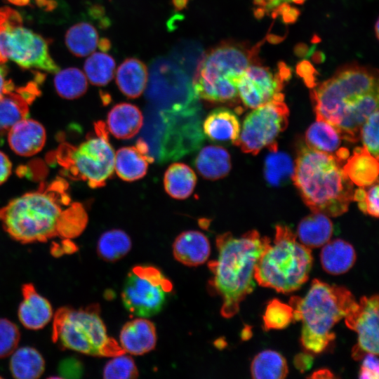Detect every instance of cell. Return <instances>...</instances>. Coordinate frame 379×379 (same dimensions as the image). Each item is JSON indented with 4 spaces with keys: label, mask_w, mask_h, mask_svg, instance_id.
I'll list each match as a JSON object with an SVG mask.
<instances>
[{
    "label": "cell",
    "mask_w": 379,
    "mask_h": 379,
    "mask_svg": "<svg viewBox=\"0 0 379 379\" xmlns=\"http://www.w3.org/2000/svg\"><path fill=\"white\" fill-rule=\"evenodd\" d=\"M202 131L206 138L212 142L235 145L241 131L237 116L226 107L211 111L202 123Z\"/></svg>",
    "instance_id": "22"
},
{
    "label": "cell",
    "mask_w": 379,
    "mask_h": 379,
    "mask_svg": "<svg viewBox=\"0 0 379 379\" xmlns=\"http://www.w3.org/2000/svg\"><path fill=\"white\" fill-rule=\"evenodd\" d=\"M378 20H377L375 25V32L377 38H378Z\"/></svg>",
    "instance_id": "55"
},
{
    "label": "cell",
    "mask_w": 379,
    "mask_h": 379,
    "mask_svg": "<svg viewBox=\"0 0 379 379\" xmlns=\"http://www.w3.org/2000/svg\"><path fill=\"white\" fill-rule=\"evenodd\" d=\"M333 374L328 369H321L319 371H315L312 375L310 376V378H333Z\"/></svg>",
    "instance_id": "50"
},
{
    "label": "cell",
    "mask_w": 379,
    "mask_h": 379,
    "mask_svg": "<svg viewBox=\"0 0 379 379\" xmlns=\"http://www.w3.org/2000/svg\"><path fill=\"white\" fill-rule=\"evenodd\" d=\"M173 291V284L157 267L134 266L127 274L121 293L128 312L138 317H149L164 307Z\"/></svg>",
    "instance_id": "12"
},
{
    "label": "cell",
    "mask_w": 379,
    "mask_h": 379,
    "mask_svg": "<svg viewBox=\"0 0 379 379\" xmlns=\"http://www.w3.org/2000/svg\"><path fill=\"white\" fill-rule=\"evenodd\" d=\"M172 249L174 258L188 267L204 264L211 254L208 237L197 230L181 232L174 240Z\"/></svg>",
    "instance_id": "21"
},
{
    "label": "cell",
    "mask_w": 379,
    "mask_h": 379,
    "mask_svg": "<svg viewBox=\"0 0 379 379\" xmlns=\"http://www.w3.org/2000/svg\"><path fill=\"white\" fill-rule=\"evenodd\" d=\"M288 115L284 96L280 93L246 117L235 145L243 152L253 155L264 147L277 151L276 139L287 127Z\"/></svg>",
    "instance_id": "13"
},
{
    "label": "cell",
    "mask_w": 379,
    "mask_h": 379,
    "mask_svg": "<svg viewBox=\"0 0 379 379\" xmlns=\"http://www.w3.org/2000/svg\"><path fill=\"white\" fill-rule=\"evenodd\" d=\"M22 300L18 309V317L26 328H44L53 319L54 312L49 300L41 295L32 283L21 286Z\"/></svg>",
    "instance_id": "17"
},
{
    "label": "cell",
    "mask_w": 379,
    "mask_h": 379,
    "mask_svg": "<svg viewBox=\"0 0 379 379\" xmlns=\"http://www.w3.org/2000/svg\"><path fill=\"white\" fill-rule=\"evenodd\" d=\"M102 51H105L109 48V41L106 39H102L98 46Z\"/></svg>",
    "instance_id": "52"
},
{
    "label": "cell",
    "mask_w": 379,
    "mask_h": 379,
    "mask_svg": "<svg viewBox=\"0 0 379 379\" xmlns=\"http://www.w3.org/2000/svg\"><path fill=\"white\" fill-rule=\"evenodd\" d=\"M154 159L146 142L140 138L135 145L119 148L114 156V171L123 180L133 182L143 178Z\"/></svg>",
    "instance_id": "18"
},
{
    "label": "cell",
    "mask_w": 379,
    "mask_h": 379,
    "mask_svg": "<svg viewBox=\"0 0 379 379\" xmlns=\"http://www.w3.org/2000/svg\"><path fill=\"white\" fill-rule=\"evenodd\" d=\"M197 183L194 171L183 163H173L166 171L164 187L166 193L175 199H185L193 192Z\"/></svg>",
    "instance_id": "30"
},
{
    "label": "cell",
    "mask_w": 379,
    "mask_h": 379,
    "mask_svg": "<svg viewBox=\"0 0 379 379\" xmlns=\"http://www.w3.org/2000/svg\"><path fill=\"white\" fill-rule=\"evenodd\" d=\"M270 152L265 161V180L271 186L283 185L292 178L294 168L292 160L286 153Z\"/></svg>",
    "instance_id": "37"
},
{
    "label": "cell",
    "mask_w": 379,
    "mask_h": 379,
    "mask_svg": "<svg viewBox=\"0 0 379 379\" xmlns=\"http://www.w3.org/2000/svg\"><path fill=\"white\" fill-rule=\"evenodd\" d=\"M262 319L265 331L283 329L294 321L293 310L290 305L272 299L267 305Z\"/></svg>",
    "instance_id": "38"
},
{
    "label": "cell",
    "mask_w": 379,
    "mask_h": 379,
    "mask_svg": "<svg viewBox=\"0 0 379 379\" xmlns=\"http://www.w3.org/2000/svg\"><path fill=\"white\" fill-rule=\"evenodd\" d=\"M378 72L358 64L344 65L328 79L314 86L311 99L316 118L332 125L345 139L355 138L375 110Z\"/></svg>",
    "instance_id": "2"
},
{
    "label": "cell",
    "mask_w": 379,
    "mask_h": 379,
    "mask_svg": "<svg viewBox=\"0 0 379 379\" xmlns=\"http://www.w3.org/2000/svg\"><path fill=\"white\" fill-rule=\"evenodd\" d=\"M53 319L51 339L61 350L93 357H112L126 353L119 343L108 335L98 303L77 309L60 307Z\"/></svg>",
    "instance_id": "8"
},
{
    "label": "cell",
    "mask_w": 379,
    "mask_h": 379,
    "mask_svg": "<svg viewBox=\"0 0 379 379\" xmlns=\"http://www.w3.org/2000/svg\"><path fill=\"white\" fill-rule=\"evenodd\" d=\"M341 139L332 125L319 118H316V121L310 125L305 133L307 146L329 154H335L340 149Z\"/></svg>",
    "instance_id": "31"
},
{
    "label": "cell",
    "mask_w": 379,
    "mask_h": 379,
    "mask_svg": "<svg viewBox=\"0 0 379 379\" xmlns=\"http://www.w3.org/2000/svg\"><path fill=\"white\" fill-rule=\"evenodd\" d=\"M188 1L189 0H172L173 5L178 10H180L185 8L187 6Z\"/></svg>",
    "instance_id": "51"
},
{
    "label": "cell",
    "mask_w": 379,
    "mask_h": 379,
    "mask_svg": "<svg viewBox=\"0 0 379 379\" xmlns=\"http://www.w3.org/2000/svg\"><path fill=\"white\" fill-rule=\"evenodd\" d=\"M306 0H255V5H258L262 10L271 11L272 8H278L284 3H294L301 4Z\"/></svg>",
    "instance_id": "46"
},
{
    "label": "cell",
    "mask_w": 379,
    "mask_h": 379,
    "mask_svg": "<svg viewBox=\"0 0 379 379\" xmlns=\"http://www.w3.org/2000/svg\"><path fill=\"white\" fill-rule=\"evenodd\" d=\"M99 37L96 29L90 23L79 22L66 32L65 44L76 56L85 57L94 52L98 46Z\"/></svg>",
    "instance_id": "32"
},
{
    "label": "cell",
    "mask_w": 379,
    "mask_h": 379,
    "mask_svg": "<svg viewBox=\"0 0 379 379\" xmlns=\"http://www.w3.org/2000/svg\"><path fill=\"white\" fill-rule=\"evenodd\" d=\"M357 303L344 286L331 285L314 279L304 298L291 297L289 305L295 321H302L300 341L312 353H321L335 339L331 331Z\"/></svg>",
    "instance_id": "5"
},
{
    "label": "cell",
    "mask_w": 379,
    "mask_h": 379,
    "mask_svg": "<svg viewBox=\"0 0 379 379\" xmlns=\"http://www.w3.org/2000/svg\"><path fill=\"white\" fill-rule=\"evenodd\" d=\"M77 250H78L77 245L69 239H62L60 243H55L51 247V253L54 256L72 253Z\"/></svg>",
    "instance_id": "45"
},
{
    "label": "cell",
    "mask_w": 379,
    "mask_h": 379,
    "mask_svg": "<svg viewBox=\"0 0 379 379\" xmlns=\"http://www.w3.org/2000/svg\"><path fill=\"white\" fill-rule=\"evenodd\" d=\"M252 378L255 379H281L288 373L285 358L274 350L259 352L251 364Z\"/></svg>",
    "instance_id": "33"
},
{
    "label": "cell",
    "mask_w": 379,
    "mask_h": 379,
    "mask_svg": "<svg viewBox=\"0 0 379 379\" xmlns=\"http://www.w3.org/2000/svg\"><path fill=\"white\" fill-rule=\"evenodd\" d=\"M262 43L251 46L227 40L206 50L194 74V95L211 103L236 101L239 79L248 66L260 61L258 55Z\"/></svg>",
    "instance_id": "6"
},
{
    "label": "cell",
    "mask_w": 379,
    "mask_h": 379,
    "mask_svg": "<svg viewBox=\"0 0 379 379\" xmlns=\"http://www.w3.org/2000/svg\"><path fill=\"white\" fill-rule=\"evenodd\" d=\"M333 232V223L327 215L312 212L299 222L296 237L306 247L317 248L330 240Z\"/></svg>",
    "instance_id": "28"
},
{
    "label": "cell",
    "mask_w": 379,
    "mask_h": 379,
    "mask_svg": "<svg viewBox=\"0 0 379 379\" xmlns=\"http://www.w3.org/2000/svg\"><path fill=\"white\" fill-rule=\"evenodd\" d=\"M9 370L17 379H36L45 371V360L36 348L30 346L18 347L11 355Z\"/></svg>",
    "instance_id": "29"
},
{
    "label": "cell",
    "mask_w": 379,
    "mask_h": 379,
    "mask_svg": "<svg viewBox=\"0 0 379 379\" xmlns=\"http://www.w3.org/2000/svg\"><path fill=\"white\" fill-rule=\"evenodd\" d=\"M20 340L18 326L6 318H0V359L10 357L18 347Z\"/></svg>",
    "instance_id": "40"
},
{
    "label": "cell",
    "mask_w": 379,
    "mask_h": 379,
    "mask_svg": "<svg viewBox=\"0 0 379 379\" xmlns=\"http://www.w3.org/2000/svg\"><path fill=\"white\" fill-rule=\"evenodd\" d=\"M194 166L205 179L215 180L225 177L232 164L229 152L219 145H207L195 157Z\"/></svg>",
    "instance_id": "26"
},
{
    "label": "cell",
    "mask_w": 379,
    "mask_h": 379,
    "mask_svg": "<svg viewBox=\"0 0 379 379\" xmlns=\"http://www.w3.org/2000/svg\"><path fill=\"white\" fill-rule=\"evenodd\" d=\"M7 1L14 5L20 6H26L30 1V0H7Z\"/></svg>",
    "instance_id": "53"
},
{
    "label": "cell",
    "mask_w": 379,
    "mask_h": 379,
    "mask_svg": "<svg viewBox=\"0 0 379 379\" xmlns=\"http://www.w3.org/2000/svg\"><path fill=\"white\" fill-rule=\"evenodd\" d=\"M312 263L310 248L299 243L289 227L278 225L273 244L265 248L257 261L254 279L262 287L291 293L307 281Z\"/></svg>",
    "instance_id": "7"
},
{
    "label": "cell",
    "mask_w": 379,
    "mask_h": 379,
    "mask_svg": "<svg viewBox=\"0 0 379 379\" xmlns=\"http://www.w3.org/2000/svg\"><path fill=\"white\" fill-rule=\"evenodd\" d=\"M364 147L378 159V109L365 120L360 129Z\"/></svg>",
    "instance_id": "42"
},
{
    "label": "cell",
    "mask_w": 379,
    "mask_h": 379,
    "mask_svg": "<svg viewBox=\"0 0 379 379\" xmlns=\"http://www.w3.org/2000/svg\"><path fill=\"white\" fill-rule=\"evenodd\" d=\"M190 99L161 113L164 133L159 159L175 160L199 149L204 140L200 109L193 93Z\"/></svg>",
    "instance_id": "11"
},
{
    "label": "cell",
    "mask_w": 379,
    "mask_h": 379,
    "mask_svg": "<svg viewBox=\"0 0 379 379\" xmlns=\"http://www.w3.org/2000/svg\"><path fill=\"white\" fill-rule=\"evenodd\" d=\"M368 187V190L365 189L366 187H359L354 190L352 201L358 203L359 209L364 213L378 218L379 212L378 182Z\"/></svg>",
    "instance_id": "41"
},
{
    "label": "cell",
    "mask_w": 379,
    "mask_h": 379,
    "mask_svg": "<svg viewBox=\"0 0 379 379\" xmlns=\"http://www.w3.org/2000/svg\"><path fill=\"white\" fill-rule=\"evenodd\" d=\"M138 373L133 359L124 353L112 357L103 368L102 377L105 379H132L136 378Z\"/></svg>",
    "instance_id": "39"
},
{
    "label": "cell",
    "mask_w": 379,
    "mask_h": 379,
    "mask_svg": "<svg viewBox=\"0 0 379 379\" xmlns=\"http://www.w3.org/2000/svg\"><path fill=\"white\" fill-rule=\"evenodd\" d=\"M46 139L44 127L34 119H24L13 125L8 132V142L17 154L30 157L40 152Z\"/></svg>",
    "instance_id": "20"
},
{
    "label": "cell",
    "mask_w": 379,
    "mask_h": 379,
    "mask_svg": "<svg viewBox=\"0 0 379 379\" xmlns=\"http://www.w3.org/2000/svg\"><path fill=\"white\" fill-rule=\"evenodd\" d=\"M59 373L65 378H78L83 373V366L80 361L74 358L64 359L59 365Z\"/></svg>",
    "instance_id": "44"
},
{
    "label": "cell",
    "mask_w": 379,
    "mask_h": 379,
    "mask_svg": "<svg viewBox=\"0 0 379 379\" xmlns=\"http://www.w3.org/2000/svg\"><path fill=\"white\" fill-rule=\"evenodd\" d=\"M131 247V239L126 232L112 229L100 236L96 250L98 256L103 260L116 262L126 256Z\"/></svg>",
    "instance_id": "34"
},
{
    "label": "cell",
    "mask_w": 379,
    "mask_h": 379,
    "mask_svg": "<svg viewBox=\"0 0 379 379\" xmlns=\"http://www.w3.org/2000/svg\"><path fill=\"white\" fill-rule=\"evenodd\" d=\"M0 222L11 238L27 244L76 238L86 227L88 214L81 203L72 201L67 180L58 177L1 208Z\"/></svg>",
    "instance_id": "1"
},
{
    "label": "cell",
    "mask_w": 379,
    "mask_h": 379,
    "mask_svg": "<svg viewBox=\"0 0 379 379\" xmlns=\"http://www.w3.org/2000/svg\"><path fill=\"white\" fill-rule=\"evenodd\" d=\"M116 63L114 58L105 53L89 55L84 62V74L92 84L98 86L107 85L112 79Z\"/></svg>",
    "instance_id": "36"
},
{
    "label": "cell",
    "mask_w": 379,
    "mask_h": 379,
    "mask_svg": "<svg viewBox=\"0 0 379 379\" xmlns=\"http://www.w3.org/2000/svg\"><path fill=\"white\" fill-rule=\"evenodd\" d=\"M54 154L62 175L84 181L91 188L104 187L114 171L115 153L102 121L94 123V133L84 142L78 145L62 143Z\"/></svg>",
    "instance_id": "9"
},
{
    "label": "cell",
    "mask_w": 379,
    "mask_h": 379,
    "mask_svg": "<svg viewBox=\"0 0 379 379\" xmlns=\"http://www.w3.org/2000/svg\"><path fill=\"white\" fill-rule=\"evenodd\" d=\"M147 79V67L138 58H126L117 69V85L120 91L129 98H137L142 95Z\"/></svg>",
    "instance_id": "25"
},
{
    "label": "cell",
    "mask_w": 379,
    "mask_h": 379,
    "mask_svg": "<svg viewBox=\"0 0 379 379\" xmlns=\"http://www.w3.org/2000/svg\"><path fill=\"white\" fill-rule=\"evenodd\" d=\"M0 49L6 59L24 69L55 74L60 70L50 55L48 41L25 27L20 13L8 7L0 8Z\"/></svg>",
    "instance_id": "10"
},
{
    "label": "cell",
    "mask_w": 379,
    "mask_h": 379,
    "mask_svg": "<svg viewBox=\"0 0 379 379\" xmlns=\"http://www.w3.org/2000/svg\"><path fill=\"white\" fill-rule=\"evenodd\" d=\"M54 86L62 98L73 100L82 96L88 89V79L78 68L69 67L55 73Z\"/></svg>",
    "instance_id": "35"
},
{
    "label": "cell",
    "mask_w": 379,
    "mask_h": 379,
    "mask_svg": "<svg viewBox=\"0 0 379 379\" xmlns=\"http://www.w3.org/2000/svg\"><path fill=\"white\" fill-rule=\"evenodd\" d=\"M270 242V238L260 237L255 230L240 237L230 232L217 237L218 257L208 264L213 274L208 288L221 298L220 313L223 317L234 316L241 302L253 291L255 265Z\"/></svg>",
    "instance_id": "3"
},
{
    "label": "cell",
    "mask_w": 379,
    "mask_h": 379,
    "mask_svg": "<svg viewBox=\"0 0 379 379\" xmlns=\"http://www.w3.org/2000/svg\"><path fill=\"white\" fill-rule=\"evenodd\" d=\"M356 259L357 254L352 245L341 239L329 240L324 245L320 253L322 268L333 275L348 272Z\"/></svg>",
    "instance_id": "27"
},
{
    "label": "cell",
    "mask_w": 379,
    "mask_h": 379,
    "mask_svg": "<svg viewBox=\"0 0 379 379\" xmlns=\"http://www.w3.org/2000/svg\"><path fill=\"white\" fill-rule=\"evenodd\" d=\"M362 360L359 378L361 379H378L379 375V361L378 355L366 353Z\"/></svg>",
    "instance_id": "43"
},
{
    "label": "cell",
    "mask_w": 379,
    "mask_h": 379,
    "mask_svg": "<svg viewBox=\"0 0 379 379\" xmlns=\"http://www.w3.org/2000/svg\"><path fill=\"white\" fill-rule=\"evenodd\" d=\"M294 364L302 372L308 369L312 364V357L308 354H299L295 357Z\"/></svg>",
    "instance_id": "49"
},
{
    "label": "cell",
    "mask_w": 379,
    "mask_h": 379,
    "mask_svg": "<svg viewBox=\"0 0 379 379\" xmlns=\"http://www.w3.org/2000/svg\"><path fill=\"white\" fill-rule=\"evenodd\" d=\"M143 124L140 109L128 102L115 105L107 117V130L118 139H130L134 137Z\"/></svg>",
    "instance_id": "23"
},
{
    "label": "cell",
    "mask_w": 379,
    "mask_h": 379,
    "mask_svg": "<svg viewBox=\"0 0 379 379\" xmlns=\"http://www.w3.org/2000/svg\"><path fill=\"white\" fill-rule=\"evenodd\" d=\"M157 331L154 324L144 317L127 321L119 334V345L126 353L142 355L155 348Z\"/></svg>",
    "instance_id": "19"
},
{
    "label": "cell",
    "mask_w": 379,
    "mask_h": 379,
    "mask_svg": "<svg viewBox=\"0 0 379 379\" xmlns=\"http://www.w3.org/2000/svg\"><path fill=\"white\" fill-rule=\"evenodd\" d=\"M39 93L36 83L30 82L25 86L7 91L0 97V137L8 133L16 123L27 117L29 105Z\"/></svg>",
    "instance_id": "16"
},
{
    "label": "cell",
    "mask_w": 379,
    "mask_h": 379,
    "mask_svg": "<svg viewBox=\"0 0 379 379\" xmlns=\"http://www.w3.org/2000/svg\"><path fill=\"white\" fill-rule=\"evenodd\" d=\"M288 77L289 70L284 67L274 73L260 61L255 62L241 75L237 83L238 95L244 105L255 109L281 93L284 82Z\"/></svg>",
    "instance_id": "14"
},
{
    "label": "cell",
    "mask_w": 379,
    "mask_h": 379,
    "mask_svg": "<svg viewBox=\"0 0 379 379\" xmlns=\"http://www.w3.org/2000/svg\"><path fill=\"white\" fill-rule=\"evenodd\" d=\"M7 59L4 56V55L1 53V51L0 49V65L4 64L6 62Z\"/></svg>",
    "instance_id": "54"
},
{
    "label": "cell",
    "mask_w": 379,
    "mask_h": 379,
    "mask_svg": "<svg viewBox=\"0 0 379 379\" xmlns=\"http://www.w3.org/2000/svg\"><path fill=\"white\" fill-rule=\"evenodd\" d=\"M378 159L364 147H358L346 159L343 169L353 184L366 187L378 182Z\"/></svg>",
    "instance_id": "24"
},
{
    "label": "cell",
    "mask_w": 379,
    "mask_h": 379,
    "mask_svg": "<svg viewBox=\"0 0 379 379\" xmlns=\"http://www.w3.org/2000/svg\"><path fill=\"white\" fill-rule=\"evenodd\" d=\"M7 68L4 64L0 65V97L6 92L12 91L15 86L11 80L6 79Z\"/></svg>",
    "instance_id": "48"
},
{
    "label": "cell",
    "mask_w": 379,
    "mask_h": 379,
    "mask_svg": "<svg viewBox=\"0 0 379 379\" xmlns=\"http://www.w3.org/2000/svg\"><path fill=\"white\" fill-rule=\"evenodd\" d=\"M344 161L307 145L299 148L291 179L312 212L336 217L348 210L354 190L343 169Z\"/></svg>",
    "instance_id": "4"
},
{
    "label": "cell",
    "mask_w": 379,
    "mask_h": 379,
    "mask_svg": "<svg viewBox=\"0 0 379 379\" xmlns=\"http://www.w3.org/2000/svg\"><path fill=\"white\" fill-rule=\"evenodd\" d=\"M12 171V164L7 155L0 151V185L8 178Z\"/></svg>",
    "instance_id": "47"
},
{
    "label": "cell",
    "mask_w": 379,
    "mask_h": 379,
    "mask_svg": "<svg viewBox=\"0 0 379 379\" xmlns=\"http://www.w3.org/2000/svg\"><path fill=\"white\" fill-rule=\"evenodd\" d=\"M378 295L363 296L345 317L346 326L358 334L352 357L361 360L366 353L378 355Z\"/></svg>",
    "instance_id": "15"
}]
</instances>
